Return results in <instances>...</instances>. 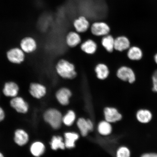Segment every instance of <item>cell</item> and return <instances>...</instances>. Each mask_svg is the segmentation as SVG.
<instances>
[{"label": "cell", "instance_id": "1", "mask_svg": "<svg viewBox=\"0 0 157 157\" xmlns=\"http://www.w3.org/2000/svg\"><path fill=\"white\" fill-rule=\"evenodd\" d=\"M56 70L59 75L67 79H73L77 75L74 65L63 59L58 62L56 66Z\"/></svg>", "mask_w": 157, "mask_h": 157}, {"label": "cell", "instance_id": "2", "mask_svg": "<svg viewBox=\"0 0 157 157\" xmlns=\"http://www.w3.org/2000/svg\"><path fill=\"white\" fill-rule=\"evenodd\" d=\"M44 119L53 128L57 129L60 127L62 121L61 113L54 109L47 110L44 114Z\"/></svg>", "mask_w": 157, "mask_h": 157}, {"label": "cell", "instance_id": "3", "mask_svg": "<svg viewBox=\"0 0 157 157\" xmlns=\"http://www.w3.org/2000/svg\"><path fill=\"white\" fill-rule=\"evenodd\" d=\"M25 54L20 48L15 47L8 50L6 56L7 60L11 63L19 64L24 61L25 58Z\"/></svg>", "mask_w": 157, "mask_h": 157}, {"label": "cell", "instance_id": "4", "mask_svg": "<svg viewBox=\"0 0 157 157\" xmlns=\"http://www.w3.org/2000/svg\"><path fill=\"white\" fill-rule=\"evenodd\" d=\"M117 77L122 81L132 84L136 80V75L133 69L128 66H124L117 70Z\"/></svg>", "mask_w": 157, "mask_h": 157}, {"label": "cell", "instance_id": "5", "mask_svg": "<svg viewBox=\"0 0 157 157\" xmlns=\"http://www.w3.org/2000/svg\"><path fill=\"white\" fill-rule=\"evenodd\" d=\"M10 103L11 107L17 113L25 114L28 112L29 104L22 97L17 96L12 98Z\"/></svg>", "mask_w": 157, "mask_h": 157}, {"label": "cell", "instance_id": "6", "mask_svg": "<svg viewBox=\"0 0 157 157\" xmlns=\"http://www.w3.org/2000/svg\"><path fill=\"white\" fill-rule=\"evenodd\" d=\"M20 46L25 53L31 54L36 50L37 44L36 40L33 37L26 36L21 40Z\"/></svg>", "mask_w": 157, "mask_h": 157}, {"label": "cell", "instance_id": "7", "mask_svg": "<svg viewBox=\"0 0 157 157\" xmlns=\"http://www.w3.org/2000/svg\"><path fill=\"white\" fill-rule=\"evenodd\" d=\"M111 29L109 25L104 22H96L91 27V32L96 36H104L109 34Z\"/></svg>", "mask_w": 157, "mask_h": 157}, {"label": "cell", "instance_id": "8", "mask_svg": "<svg viewBox=\"0 0 157 157\" xmlns=\"http://www.w3.org/2000/svg\"><path fill=\"white\" fill-rule=\"evenodd\" d=\"M105 121L111 123L120 121L122 115L116 108L112 107H106L104 109Z\"/></svg>", "mask_w": 157, "mask_h": 157}, {"label": "cell", "instance_id": "9", "mask_svg": "<svg viewBox=\"0 0 157 157\" xmlns=\"http://www.w3.org/2000/svg\"><path fill=\"white\" fill-rule=\"evenodd\" d=\"M29 92L32 97L37 99H40L46 95V88L42 84L32 83L29 85Z\"/></svg>", "mask_w": 157, "mask_h": 157}, {"label": "cell", "instance_id": "10", "mask_svg": "<svg viewBox=\"0 0 157 157\" xmlns=\"http://www.w3.org/2000/svg\"><path fill=\"white\" fill-rule=\"evenodd\" d=\"M2 91L5 97L12 98L18 95L19 87L14 82H8L5 84Z\"/></svg>", "mask_w": 157, "mask_h": 157}, {"label": "cell", "instance_id": "11", "mask_svg": "<svg viewBox=\"0 0 157 157\" xmlns=\"http://www.w3.org/2000/svg\"><path fill=\"white\" fill-rule=\"evenodd\" d=\"M13 140L17 146L22 147L28 143L29 140L28 133L22 129H17L15 131Z\"/></svg>", "mask_w": 157, "mask_h": 157}, {"label": "cell", "instance_id": "12", "mask_svg": "<svg viewBox=\"0 0 157 157\" xmlns=\"http://www.w3.org/2000/svg\"><path fill=\"white\" fill-rule=\"evenodd\" d=\"M131 42L128 37L120 36L115 39L114 50L117 52H122L128 50L131 47Z\"/></svg>", "mask_w": 157, "mask_h": 157}, {"label": "cell", "instance_id": "13", "mask_svg": "<svg viewBox=\"0 0 157 157\" xmlns=\"http://www.w3.org/2000/svg\"><path fill=\"white\" fill-rule=\"evenodd\" d=\"M127 56L131 61H139L143 58V52L140 47L133 46L130 47L128 50Z\"/></svg>", "mask_w": 157, "mask_h": 157}, {"label": "cell", "instance_id": "14", "mask_svg": "<svg viewBox=\"0 0 157 157\" xmlns=\"http://www.w3.org/2000/svg\"><path fill=\"white\" fill-rule=\"evenodd\" d=\"M74 28L78 33H83L88 30L90 27V23L87 18L84 16H80L74 21Z\"/></svg>", "mask_w": 157, "mask_h": 157}, {"label": "cell", "instance_id": "15", "mask_svg": "<svg viewBox=\"0 0 157 157\" xmlns=\"http://www.w3.org/2000/svg\"><path fill=\"white\" fill-rule=\"evenodd\" d=\"M136 117L139 122L146 124L150 122L152 117L151 112L148 109H141L138 110L136 113Z\"/></svg>", "mask_w": 157, "mask_h": 157}, {"label": "cell", "instance_id": "16", "mask_svg": "<svg viewBox=\"0 0 157 157\" xmlns=\"http://www.w3.org/2000/svg\"><path fill=\"white\" fill-rule=\"evenodd\" d=\"M71 95V92L67 88H62L57 93L56 97L58 101L63 105H67L69 101V99Z\"/></svg>", "mask_w": 157, "mask_h": 157}, {"label": "cell", "instance_id": "17", "mask_svg": "<svg viewBox=\"0 0 157 157\" xmlns=\"http://www.w3.org/2000/svg\"><path fill=\"white\" fill-rule=\"evenodd\" d=\"M45 150V147L44 143L39 141L33 143L29 148L31 154L33 156L37 157L44 154Z\"/></svg>", "mask_w": 157, "mask_h": 157}, {"label": "cell", "instance_id": "18", "mask_svg": "<svg viewBox=\"0 0 157 157\" xmlns=\"http://www.w3.org/2000/svg\"><path fill=\"white\" fill-rule=\"evenodd\" d=\"M81 42V37L78 33L71 31L67 35L66 44L71 48L75 47L79 44Z\"/></svg>", "mask_w": 157, "mask_h": 157}, {"label": "cell", "instance_id": "19", "mask_svg": "<svg viewBox=\"0 0 157 157\" xmlns=\"http://www.w3.org/2000/svg\"><path fill=\"white\" fill-rule=\"evenodd\" d=\"M95 70L97 77L99 79L105 80L109 75V67L105 64H98L96 66Z\"/></svg>", "mask_w": 157, "mask_h": 157}, {"label": "cell", "instance_id": "20", "mask_svg": "<svg viewBox=\"0 0 157 157\" xmlns=\"http://www.w3.org/2000/svg\"><path fill=\"white\" fill-rule=\"evenodd\" d=\"M81 50L88 54H93L97 50L96 43L91 39H88L82 44L80 46Z\"/></svg>", "mask_w": 157, "mask_h": 157}, {"label": "cell", "instance_id": "21", "mask_svg": "<svg viewBox=\"0 0 157 157\" xmlns=\"http://www.w3.org/2000/svg\"><path fill=\"white\" fill-rule=\"evenodd\" d=\"M114 41L112 35L108 34L103 37L101 44L108 52L111 53L114 50Z\"/></svg>", "mask_w": 157, "mask_h": 157}, {"label": "cell", "instance_id": "22", "mask_svg": "<svg viewBox=\"0 0 157 157\" xmlns=\"http://www.w3.org/2000/svg\"><path fill=\"white\" fill-rule=\"evenodd\" d=\"M98 131L102 135L107 136L112 133L113 126L111 123L107 121H102L99 123Z\"/></svg>", "mask_w": 157, "mask_h": 157}, {"label": "cell", "instance_id": "23", "mask_svg": "<svg viewBox=\"0 0 157 157\" xmlns=\"http://www.w3.org/2000/svg\"><path fill=\"white\" fill-rule=\"evenodd\" d=\"M65 147L69 148H73L75 146V143L78 138L77 133L73 132H67L65 133Z\"/></svg>", "mask_w": 157, "mask_h": 157}, {"label": "cell", "instance_id": "24", "mask_svg": "<svg viewBox=\"0 0 157 157\" xmlns=\"http://www.w3.org/2000/svg\"><path fill=\"white\" fill-rule=\"evenodd\" d=\"M51 147L52 150H56L59 148L64 150L65 147V143L63 142V139L60 136H54L52 137L51 143Z\"/></svg>", "mask_w": 157, "mask_h": 157}, {"label": "cell", "instance_id": "25", "mask_svg": "<svg viewBox=\"0 0 157 157\" xmlns=\"http://www.w3.org/2000/svg\"><path fill=\"white\" fill-rule=\"evenodd\" d=\"M77 125L82 135L84 136H86L88 131H90L87 121L81 118L78 120Z\"/></svg>", "mask_w": 157, "mask_h": 157}, {"label": "cell", "instance_id": "26", "mask_svg": "<svg viewBox=\"0 0 157 157\" xmlns=\"http://www.w3.org/2000/svg\"><path fill=\"white\" fill-rule=\"evenodd\" d=\"M131 155L130 150L125 146L119 147L116 152V156L117 157H131Z\"/></svg>", "mask_w": 157, "mask_h": 157}, {"label": "cell", "instance_id": "27", "mask_svg": "<svg viewBox=\"0 0 157 157\" xmlns=\"http://www.w3.org/2000/svg\"><path fill=\"white\" fill-rule=\"evenodd\" d=\"M75 119V115L74 111H69L62 119V121L67 126H71L74 122Z\"/></svg>", "mask_w": 157, "mask_h": 157}, {"label": "cell", "instance_id": "28", "mask_svg": "<svg viewBox=\"0 0 157 157\" xmlns=\"http://www.w3.org/2000/svg\"><path fill=\"white\" fill-rule=\"evenodd\" d=\"M153 91L157 93V69L155 70L152 75Z\"/></svg>", "mask_w": 157, "mask_h": 157}, {"label": "cell", "instance_id": "29", "mask_svg": "<svg viewBox=\"0 0 157 157\" xmlns=\"http://www.w3.org/2000/svg\"><path fill=\"white\" fill-rule=\"evenodd\" d=\"M140 157H157V153L154 152H148L144 153Z\"/></svg>", "mask_w": 157, "mask_h": 157}, {"label": "cell", "instance_id": "30", "mask_svg": "<svg viewBox=\"0 0 157 157\" xmlns=\"http://www.w3.org/2000/svg\"><path fill=\"white\" fill-rule=\"evenodd\" d=\"M5 117L6 115L4 110L2 108L0 107V122L4 120Z\"/></svg>", "mask_w": 157, "mask_h": 157}, {"label": "cell", "instance_id": "31", "mask_svg": "<svg viewBox=\"0 0 157 157\" xmlns=\"http://www.w3.org/2000/svg\"><path fill=\"white\" fill-rule=\"evenodd\" d=\"M154 61L155 63L157 65V52L154 55Z\"/></svg>", "mask_w": 157, "mask_h": 157}, {"label": "cell", "instance_id": "32", "mask_svg": "<svg viewBox=\"0 0 157 157\" xmlns=\"http://www.w3.org/2000/svg\"><path fill=\"white\" fill-rule=\"evenodd\" d=\"M4 156L2 153L0 152V157H3Z\"/></svg>", "mask_w": 157, "mask_h": 157}]
</instances>
